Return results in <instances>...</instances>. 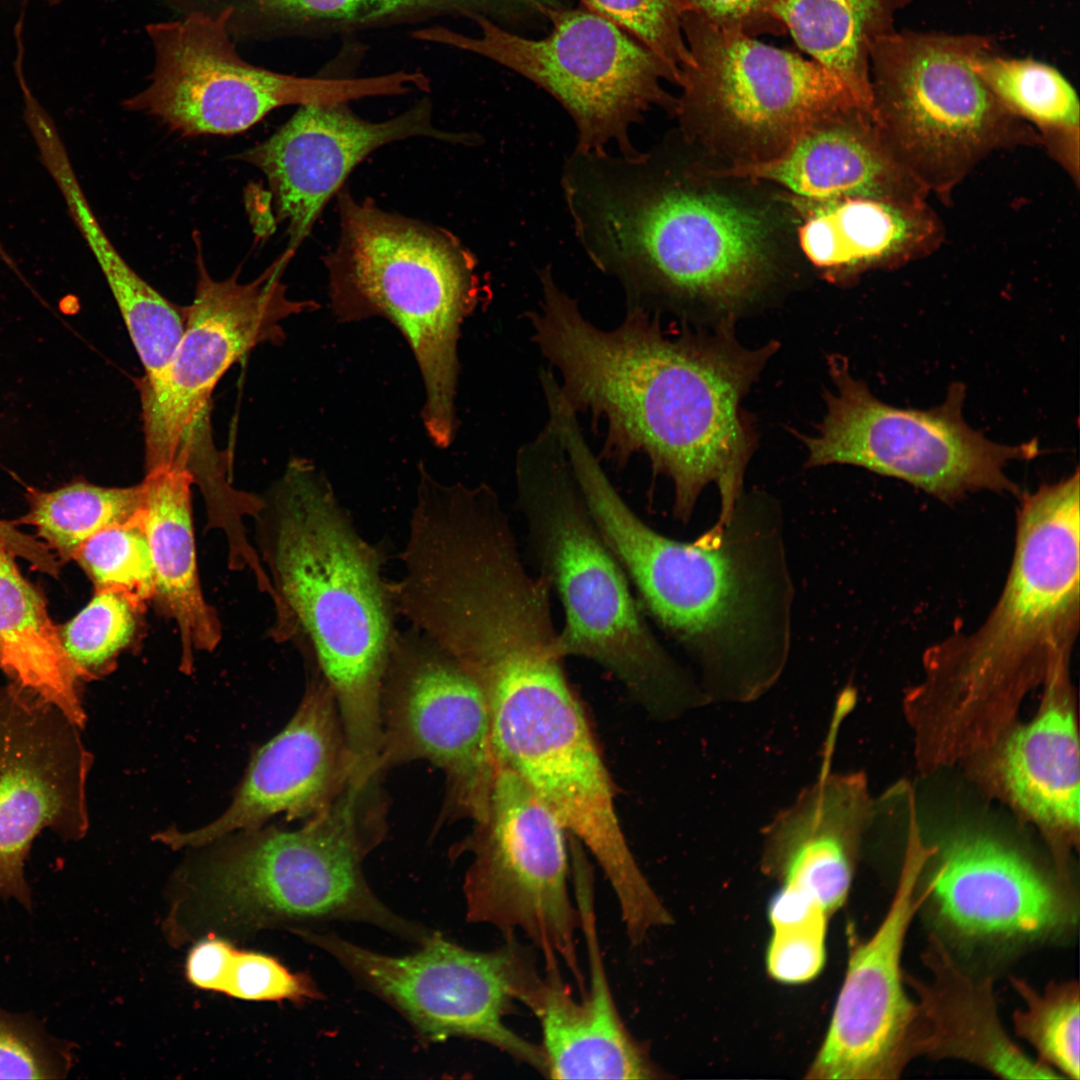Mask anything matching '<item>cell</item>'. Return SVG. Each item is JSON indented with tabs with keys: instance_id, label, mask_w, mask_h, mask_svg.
<instances>
[{
	"instance_id": "6da1fadb",
	"label": "cell",
	"mask_w": 1080,
	"mask_h": 1080,
	"mask_svg": "<svg viewBox=\"0 0 1080 1080\" xmlns=\"http://www.w3.org/2000/svg\"><path fill=\"white\" fill-rule=\"evenodd\" d=\"M540 285L538 308L528 313L532 339L559 371L571 407L605 422L606 456L618 464L648 456L672 481L673 515L684 523L714 484L713 526L722 527L743 494L754 447L741 401L778 344L745 348L728 324L712 335L671 337L636 308L607 330L586 319L552 275Z\"/></svg>"
},
{
	"instance_id": "7a4b0ae2",
	"label": "cell",
	"mask_w": 1080,
	"mask_h": 1080,
	"mask_svg": "<svg viewBox=\"0 0 1080 1080\" xmlns=\"http://www.w3.org/2000/svg\"><path fill=\"white\" fill-rule=\"evenodd\" d=\"M585 500L644 613L697 664L709 699L750 701L774 685L789 656L794 587L773 499L743 493L721 528L691 542L653 529L609 481Z\"/></svg>"
},
{
	"instance_id": "3957f363",
	"label": "cell",
	"mask_w": 1080,
	"mask_h": 1080,
	"mask_svg": "<svg viewBox=\"0 0 1080 1080\" xmlns=\"http://www.w3.org/2000/svg\"><path fill=\"white\" fill-rule=\"evenodd\" d=\"M1079 473L1022 497L1002 592L984 622L929 647L905 699L918 738L950 759L1002 738L1024 696L1070 660L1080 624Z\"/></svg>"
},
{
	"instance_id": "277c9868",
	"label": "cell",
	"mask_w": 1080,
	"mask_h": 1080,
	"mask_svg": "<svg viewBox=\"0 0 1080 1080\" xmlns=\"http://www.w3.org/2000/svg\"><path fill=\"white\" fill-rule=\"evenodd\" d=\"M255 520L276 612L272 635L302 651L332 692L352 753L374 762L383 679L398 631L383 553L305 458L290 459Z\"/></svg>"
},
{
	"instance_id": "5b68a950",
	"label": "cell",
	"mask_w": 1080,
	"mask_h": 1080,
	"mask_svg": "<svg viewBox=\"0 0 1080 1080\" xmlns=\"http://www.w3.org/2000/svg\"><path fill=\"white\" fill-rule=\"evenodd\" d=\"M562 187L593 264L624 288L628 308L751 298L771 259L767 223L753 209L672 172L658 153L575 150Z\"/></svg>"
},
{
	"instance_id": "8992f818",
	"label": "cell",
	"mask_w": 1080,
	"mask_h": 1080,
	"mask_svg": "<svg viewBox=\"0 0 1080 1080\" xmlns=\"http://www.w3.org/2000/svg\"><path fill=\"white\" fill-rule=\"evenodd\" d=\"M382 774L356 773L337 799L295 829L260 826L200 847L185 871L198 924L215 934L362 922L417 944L434 930L373 893L363 862L385 835Z\"/></svg>"
},
{
	"instance_id": "52a82bcc",
	"label": "cell",
	"mask_w": 1080,
	"mask_h": 1080,
	"mask_svg": "<svg viewBox=\"0 0 1080 1080\" xmlns=\"http://www.w3.org/2000/svg\"><path fill=\"white\" fill-rule=\"evenodd\" d=\"M517 505L543 576L563 608L556 649L610 672L650 716L670 720L707 702L650 628L630 582L578 487L561 438L548 422L518 451Z\"/></svg>"
},
{
	"instance_id": "ba28073f",
	"label": "cell",
	"mask_w": 1080,
	"mask_h": 1080,
	"mask_svg": "<svg viewBox=\"0 0 1080 1080\" xmlns=\"http://www.w3.org/2000/svg\"><path fill=\"white\" fill-rule=\"evenodd\" d=\"M339 236L323 261L337 320L382 317L405 338L424 388L421 418L438 448L457 430L458 343L479 296L476 260L447 230L385 211L343 188Z\"/></svg>"
},
{
	"instance_id": "9c48e42d",
	"label": "cell",
	"mask_w": 1080,
	"mask_h": 1080,
	"mask_svg": "<svg viewBox=\"0 0 1080 1080\" xmlns=\"http://www.w3.org/2000/svg\"><path fill=\"white\" fill-rule=\"evenodd\" d=\"M475 683L487 706L495 765L517 774L592 854L623 924L652 922L663 903L628 845L611 777L562 660L487 674Z\"/></svg>"
},
{
	"instance_id": "30bf717a",
	"label": "cell",
	"mask_w": 1080,
	"mask_h": 1080,
	"mask_svg": "<svg viewBox=\"0 0 1080 1080\" xmlns=\"http://www.w3.org/2000/svg\"><path fill=\"white\" fill-rule=\"evenodd\" d=\"M992 49L984 35L894 30L870 53L872 120L899 163L944 203L992 153L1040 145L976 70Z\"/></svg>"
},
{
	"instance_id": "8fae6325",
	"label": "cell",
	"mask_w": 1080,
	"mask_h": 1080,
	"mask_svg": "<svg viewBox=\"0 0 1080 1080\" xmlns=\"http://www.w3.org/2000/svg\"><path fill=\"white\" fill-rule=\"evenodd\" d=\"M551 32L541 39L519 36L485 17L474 20L480 33L467 35L443 25H427L413 38L474 53L501 64L546 90L571 115L575 150L605 153L615 144L621 155L637 151L630 128L653 106L676 107L662 86L679 83L655 53L605 18L561 5L546 10Z\"/></svg>"
},
{
	"instance_id": "7c38bea8",
	"label": "cell",
	"mask_w": 1080,
	"mask_h": 1080,
	"mask_svg": "<svg viewBox=\"0 0 1080 1080\" xmlns=\"http://www.w3.org/2000/svg\"><path fill=\"white\" fill-rule=\"evenodd\" d=\"M152 69L123 106L160 120L184 137L233 135L277 108L399 96L398 72L362 77H303L244 59L227 12H192L145 26Z\"/></svg>"
},
{
	"instance_id": "4fadbf2b",
	"label": "cell",
	"mask_w": 1080,
	"mask_h": 1080,
	"mask_svg": "<svg viewBox=\"0 0 1080 1080\" xmlns=\"http://www.w3.org/2000/svg\"><path fill=\"white\" fill-rule=\"evenodd\" d=\"M331 955L362 988L394 1008L423 1043L451 1037L484 1042L545 1076L543 1050L511 1030L504 1018L514 1001L526 1004L542 976L533 946L517 935L492 951H475L434 930L414 953L390 956L336 933H294Z\"/></svg>"
},
{
	"instance_id": "5bb4252c",
	"label": "cell",
	"mask_w": 1080,
	"mask_h": 1080,
	"mask_svg": "<svg viewBox=\"0 0 1080 1080\" xmlns=\"http://www.w3.org/2000/svg\"><path fill=\"white\" fill-rule=\"evenodd\" d=\"M473 824L451 855H471L462 887L467 921L503 937L520 932L542 953L545 969L561 960L583 990L566 830L517 774L499 765L484 816Z\"/></svg>"
},
{
	"instance_id": "9a60e30c",
	"label": "cell",
	"mask_w": 1080,
	"mask_h": 1080,
	"mask_svg": "<svg viewBox=\"0 0 1080 1080\" xmlns=\"http://www.w3.org/2000/svg\"><path fill=\"white\" fill-rule=\"evenodd\" d=\"M829 370L836 390L825 393L826 415L816 436H802L808 466H860L951 502L981 490H1017L1007 464L1038 453L1036 441L1000 445L971 429L962 417V384L952 385L938 407L900 409L854 379L846 360L832 356Z\"/></svg>"
},
{
	"instance_id": "2e32d148",
	"label": "cell",
	"mask_w": 1080,
	"mask_h": 1080,
	"mask_svg": "<svg viewBox=\"0 0 1080 1080\" xmlns=\"http://www.w3.org/2000/svg\"><path fill=\"white\" fill-rule=\"evenodd\" d=\"M380 721L382 772L417 760L442 771L438 825L484 816L495 772L485 699L457 660L413 627L393 642Z\"/></svg>"
},
{
	"instance_id": "e0dca14e",
	"label": "cell",
	"mask_w": 1080,
	"mask_h": 1080,
	"mask_svg": "<svg viewBox=\"0 0 1080 1080\" xmlns=\"http://www.w3.org/2000/svg\"><path fill=\"white\" fill-rule=\"evenodd\" d=\"M681 25L689 58L680 67L682 95L675 109L687 123L721 128L775 155L819 121L850 110L865 112L813 60L718 29L692 13H683Z\"/></svg>"
},
{
	"instance_id": "ac0fdd59",
	"label": "cell",
	"mask_w": 1080,
	"mask_h": 1080,
	"mask_svg": "<svg viewBox=\"0 0 1080 1080\" xmlns=\"http://www.w3.org/2000/svg\"><path fill=\"white\" fill-rule=\"evenodd\" d=\"M194 240L197 281L193 301L184 308L182 336L162 375L139 383L146 465L171 461L188 433L210 416L211 394L235 362L260 344L280 343L281 323L316 307L288 298L281 281L288 262L282 257L248 283L237 280L240 269L215 280L200 237Z\"/></svg>"
},
{
	"instance_id": "d6986e66",
	"label": "cell",
	"mask_w": 1080,
	"mask_h": 1080,
	"mask_svg": "<svg viewBox=\"0 0 1080 1080\" xmlns=\"http://www.w3.org/2000/svg\"><path fill=\"white\" fill-rule=\"evenodd\" d=\"M81 727L13 682L0 685V896L31 910L25 862L35 838L81 840L92 754Z\"/></svg>"
},
{
	"instance_id": "ffe728a7",
	"label": "cell",
	"mask_w": 1080,
	"mask_h": 1080,
	"mask_svg": "<svg viewBox=\"0 0 1080 1080\" xmlns=\"http://www.w3.org/2000/svg\"><path fill=\"white\" fill-rule=\"evenodd\" d=\"M912 840L885 916L850 950L809 1079L894 1080L917 1058L918 1012L904 989L901 959L909 927L928 897L920 879L931 850Z\"/></svg>"
},
{
	"instance_id": "44dd1931",
	"label": "cell",
	"mask_w": 1080,
	"mask_h": 1080,
	"mask_svg": "<svg viewBox=\"0 0 1080 1080\" xmlns=\"http://www.w3.org/2000/svg\"><path fill=\"white\" fill-rule=\"evenodd\" d=\"M412 137L473 142L470 134L439 129L433 122V104L425 96L403 113L379 122L361 118L348 102L302 105L270 137L234 158L265 176L277 220L287 227L283 255L290 259L352 170L380 147Z\"/></svg>"
},
{
	"instance_id": "7402d4cb",
	"label": "cell",
	"mask_w": 1080,
	"mask_h": 1080,
	"mask_svg": "<svg viewBox=\"0 0 1080 1080\" xmlns=\"http://www.w3.org/2000/svg\"><path fill=\"white\" fill-rule=\"evenodd\" d=\"M359 770L332 692L310 672L295 713L257 750L227 809L199 828L170 827L153 840L174 850L193 849L279 815L309 819L328 808Z\"/></svg>"
},
{
	"instance_id": "603a6c76",
	"label": "cell",
	"mask_w": 1080,
	"mask_h": 1080,
	"mask_svg": "<svg viewBox=\"0 0 1080 1080\" xmlns=\"http://www.w3.org/2000/svg\"><path fill=\"white\" fill-rule=\"evenodd\" d=\"M924 883L942 923L959 937L1033 942L1077 921L1071 883L990 836L961 833L934 848Z\"/></svg>"
},
{
	"instance_id": "cb8c5ba5",
	"label": "cell",
	"mask_w": 1080,
	"mask_h": 1080,
	"mask_svg": "<svg viewBox=\"0 0 1080 1080\" xmlns=\"http://www.w3.org/2000/svg\"><path fill=\"white\" fill-rule=\"evenodd\" d=\"M589 965V985L575 1000L558 967L545 969L526 1005L541 1027L540 1045L551 1079L644 1080L663 1077L648 1050L626 1028L603 965L596 931L592 878L574 881Z\"/></svg>"
},
{
	"instance_id": "d4e9b609",
	"label": "cell",
	"mask_w": 1080,
	"mask_h": 1080,
	"mask_svg": "<svg viewBox=\"0 0 1080 1080\" xmlns=\"http://www.w3.org/2000/svg\"><path fill=\"white\" fill-rule=\"evenodd\" d=\"M830 728L817 780L765 831L762 869L829 915L846 901L871 814L864 777L832 772Z\"/></svg>"
},
{
	"instance_id": "484cf974",
	"label": "cell",
	"mask_w": 1080,
	"mask_h": 1080,
	"mask_svg": "<svg viewBox=\"0 0 1080 1080\" xmlns=\"http://www.w3.org/2000/svg\"><path fill=\"white\" fill-rule=\"evenodd\" d=\"M716 174L764 179L819 201L873 197L918 202L930 196L893 155L872 117L859 110L811 125L771 157Z\"/></svg>"
},
{
	"instance_id": "4316f807",
	"label": "cell",
	"mask_w": 1080,
	"mask_h": 1080,
	"mask_svg": "<svg viewBox=\"0 0 1080 1080\" xmlns=\"http://www.w3.org/2000/svg\"><path fill=\"white\" fill-rule=\"evenodd\" d=\"M928 978L903 975L916 996V1055L953 1059L978 1066L1003 1079H1061L1029 1057L1006 1032L996 1004L993 980L976 978L960 967L934 933L921 954Z\"/></svg>"
},
{
	"instance_id": "83f0119b",
	"label": "cell",
	"mask_w": 1080,
	"mask_h": 1080,
	"mask_svg": "<svg viewBox=\"0 0 1080 1080\" xmlns=\"http://www.w3.org/2000/svg\"><path fill=\"white\" fill-rule=\"evenodd\" d=\"M207 13L228 12L235 41L327 39L420 25L446 18H526L538 0H193ZM422 26V27H423Z\"/></svg>"
},
{
	"instance_id": "f1b7e54d",
	"label": "cell",
	"mask_w": 1080,
	"mask_h": 1080,
	"mask_svg": "<svg viewBox=\"0 0 1080 1080\" xmlns=\"http://www.w3.org/2000/svg\"><path fill=\"white\" fill-rule=\"evenodd\" d=\"M1068 665L1045 681V700L1029 723L1002 737L997 775L1008 799L1041 827L1075 840L1079 829V742Z\"/></svg>"
},
{
	"instance_id": "f546056e",
	"label": "cell",
	"mask_w": 1080,
	"mask_h": 1080,
	"mask_svg": "<svg viewBox=\"0 0 1080 1080\" xmlns=\"http://www.w3.org/2000/svg\"><path fill=\"white\" fill-rule=\"evenodd\" d=\"M143 514L156 574L153 599L177 626L180 668L190 673L196 651L211 652L222 631L199 579L192 519V476L174 464L146 469Z\"/></svg>"
},
{
	"instance_id": "4dcf8cb0",
	"label": "cell",
	"mask_w": 1080,
	"mask_h": 1080,
	"mask_svg": "<svg viewBox=\"0 0 1080 1080\" xmlns=\"http://www.w3.org/2000/svg\"><path fill=\"white\" fill-rule=\"evenodd\" d=\"M944 237V224L927 201L873 197L831 201L799 230L812 263L845 275L901 267L934 253Z\"/></svg>"
},
{
	"instance_id": "1f68e13d",
	"label": "cell",
	"mask_w": 1080,
	"mask_h": 1080,
	"mask_svg": "<svg viewBox=\"0 0 1080 1080\" xmlns=\"http://www.w3.org/2000/svg\"><path fill=\"white\" fill-rule=\"evenodd\" d=\"M0 549V667L12 682L84 728L82 679L66 654L45 599Z\"/></svg>"
},
{
	"instance_id": "d6a6232c",
	"label": "cell",
	"mask_w": 1080,
	"mask_h": 1080,
	"mask_svg": "<svg viewBox=\"0 0 1080 1080\" xmlns=\"http://www.w3.org/2000/svg\"><path fill=\"white\" fill-rule=\"evenodd\" d=\"M914 0H778V15L796 45L849 91L872 117L870 53L893 32Z\"/></svg>"
},
{
	"instance_id": "836d02e7",
	"label": "cell",
	"mask_w": 1080,
	"mask_h": 1080,
	"mask_svg": "<svg viewBox=\"0 0 1080 1080\" xmlns=\"http://www.w3.org/2000/svg\"><path fill=\"white\" fill-rule=\"evenodd\" d=\"M997 99L1036 132L1048 155L1070 177L1080 178V104L1077 93L1055 67L1031 59L984 52L975 64Z\"/></svg>"
},
{
	"instance_id": "e575fe53",
	"label": "cell",
	"mask_w": 1080,
	"mask_h": 1080,
	"mask_svg": "<svg viewBox=\"0 0 1080 1080\" xmlns=\"http://www.w3.org/2000/svg\"><path fill=\"white\" fill-rule=\"evenodd\" d=\"M75 206L143 365L142 380L155 381L164 372L182 336L184 309L167 300L132 269L109 242L84 199Z\"/></svg>"
},
{
	"instance_id": "d590c367",
	"label": "cell",
	"mask_w": 1080,
	"mask_h": 1080,
	"mask_svg": "<svg viewBox=\"0 0 1080 1080\" xmlns=\"http://www.w3.org/2000/svg\"><path fill=\"white\" fill-rule=\"evenodd\" d=\"M185 975L197 988L241 1000L304 1004L324 998L309 974L292 972L271 955L237 949L212 933L190 949Z\"/></svg>"
},
{
	"instance_id": "8d00e7d4",
	"label": "cell",
	"mask_w": 1080,
	"mask_h": 1080,
	"mask_svg": "<svg viewBox=\"0 0 1080 1080\" xmlns=\"http://www.w3.org/2000/svg\"><path fill=\"white\" fill-rule=\"evenodd\" d=\"M27 499L22 522L34 526L62 560H70L95 534L134 517L143 506V489L141 483L104 487L76 480L51 491L29 489Z\"/></svg>"
},
{
	"instance_id": "74e56055",
	"label": "cell",
	"mask_w": 1080,
	"mask_h": 1080,
	"mask_svg": "<svg viewBox=\"0 0 1080 1080\" xmlns=\"http://www.w3.org/2000/svg\"><path fill=\"white\" fill-rule=\"evenodd\" d=\"M1010 984L1025 1004L1012 1014L1015 1034L1028 1042L1037 1060L1062 1078H1080V992L1076 980L1048 983L1039 992L1025 979Z\"/></svg>"
},
{
	"instance_id": "f35d334b",
	"label": "cell",
	"mask_w": 1080,
	"mask_h": 1080,
	"mask_svg": "<svg viewBox=\"0 0 1080 1080\" xmlns=\"http://www.w3.org/2000/svg\"><path fill=\"white\" fill-rule=\"evenodd\" d=\"M143 609L124 592L99 587L75 617L58 626L64 650L82 681L112 671L116 658L133 641Z\"/></svg>"
},
{
	"instance_id": "ab89813d",
	"label": "cell",
	"mask_w": 1080,
	"mask_h": 1080,
	"mask_svg": "<svg viewBox=\"0 0 1080 1080\" xmlns=\"http://www.w3.org/2000/svg\"><path fill=\"white\" fill-rule=\"evenodd\" d=\"M72 559L93 581L95 588L120 590L142 607L154 597L156 574L143 506L129 520L95 534Z\"/></svg>"
},
{
	"instance_id": "60d3db41",
	"label": "cell",
	"mask_w": 1080,
	"mask_h": 1080,
	"mask_svg": "<svg viewBox=\"0 0 1080 1080\" xmlns=\"http://www.w3.org/2000/svg\"><path fill=\"white\" fill-rule=\"evenodd\" d=\"M585 9L615 24L655 53L674 72L689 58L679 0H581Z\"/></svg>"
},
{
	"instance_id": "b9f144b4",
	"label": "cell",
	"mask_w": 1080,
	"mask_h": 1080,
	"mask_svg": "<svg viewBox=\"0 0 1080 1080\" xmlns=\"http://www.w3.org/2000/svg\"><path fill=\"white\" fill-rule=\"evenodd\" d=\"M71 1043L46 1032L34 1017L0 1007V1079H62L72 1066Z\"/></svg>"
},
{
	"instance_id": "7bdbcfd3",
	"label": "cell",
	"mask_w": 1080,
	"mask_h": 1080,
	"mask_svg": "<svg viewBox=\"0 0 1080 1080\" xmlns=\"http://www.w3.org/2000/svg\"><path fill=\"white\" fill-rule=\"evenodd\" d=\"M827 914L803 923L772 929L765 963L770 977L784 984L811 981L826 960Z\"/></svg>"
},
{
	"instance_id": "ee69618b",
	"label": "cell",
	"mask_w": 1080,
	"mask_h": 1080,
	"mask_svg": "<svg viewBox=\"0 0 1080 1080\" xmlns=\"http://www.w3.org/2000/svg\"><path fill=\"white\" fill-rule=\"evenodd\" d=\"M683 13L708 24L750 37L786 33L778 15V0H679Z\"/></svg>"
},
{
	"instance_id": "f6af8a7d",
	"label": "cell",
	"mask_w": 1080,
	"mask_h": 1080,
	"mask_svg": "<svg viewBox=\"0 0 1080 1080\" xmlns=\"http://www.w3.org/2000/svg\"><path fill=\"white\" fill-rule=\"evenodd\" d=\"M820 914H829L798 890L782 885L768 905L769 922L774 928L797 925Z\"/></svg>"
},
{
	"instance_id": "bcb514c9",
	"label": "cell",
	"mask_w": 1080,
	"mask_h": 1080,
	"mask_svg": "<svg viewBox=\"0 0 1080 1080\" xmlns=\"http://www.w3.org/2000/svg\"><path fill=\"white\" fill-rule=\"evenodd\" d=\"M42 1L53 6V5L59 4L63 0H42Z\"/></svg>"
}]
</instances>
